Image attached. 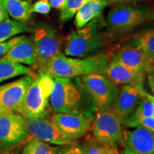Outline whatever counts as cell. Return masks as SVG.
<instances>
[{"mask_svg": "<svg viewBox=\"0 0 154 154\" xmlns=\"http://www.w3.org/2000/svg\"><path fill=\"white\" fill-rule=\"evenodd\" d=\"M80 78L93 99L96 110L109 108L112 106L120 90L118 84L105 74L100 73L86 75Z\"/></svg>", "mask_w": 154, "mask_h": 154, "instance_id": "ba28073f", "label": "cell"}, {"mask_svg": "<svg viewBox=\"0 0 154 154\" xmlns=\"http://www.w3.org/2000/svg\"><path fill=\"white\" fill-rule=\"evenodd\" d=\"M84 147V154H106L110 146H106L104 144L99 143L97 140L88 142L83 145Z\"/></svg>", "mask_w": 154, "mask_h": 154, "instance_id": "484cf974", "label": "cell"}, {"mask_svg": "<svg viewBox=\"0 0 154 154\" xmlns=\"http://www.w3.org/2000/svg\"><path fill=\"white\" fill-rule=\"evenodd\" d=\"M22 75H32L31 69L19 63L0 61V84Z\"/></svg>", "mask_w": 154, "mask_h": 154, "instance_id": "44dd1931", "label": "cell"}, {"mask_svg": "<svg viewBox=\"0 0 154 154\" xmlns=\"http://www.w3.org/2000/svg\"><path fill=\"white\" fill-rule=\"evenodd\" d=\"M51 119L65 136L74 140L86 136L93 123V119L83 113H54Z\"/></svg>", "mask_w": 154, "mask_h": 154, "instance_id": "7c38bea8", "label": "cell"}, {"mask_svg": "<svg viewBox=\"0 0 154 154\" xmlns=\"http://www.w3.org/2000/svg\"><path fill=\"white\" fill-rule=\"evenodd\" d=\"M149 17V9L135 3L116 4L112 7L106 18L108 32L121 34L134 29Z\"/></svg>", "mask_w": 154, "mask_h": 154, "instance_id": "5b68a950", "label": "cell"}, {"mask_svg": "<svg viewBox=\"0 0 154 154\" xmlns=\"http://www.w3.org/2000/svg\"><path fill=\"white\" fill-rule=\"evenodd\" d=\"M85 2L86 0H66L64 6L61 9V22L65 23L72 19Z\"/></svg>", "mask_w": 154, "mask_h": 154, "instance_id": "d4e9b609", "label": "cell"}, {"mask_svg": "<svg viewBox=\"0 0 154 154\" xmlns=\"http://www.w3.org/2000/svg\"><path fill=\"white\" fill-rule=\"evenodd\" d=\"M123 145L140 154H154V132L142 126L124 133Z\"/></svg>", "mask_w": 154, "mask_h": 154, "instance_id": "9a60e30c", "label": "cell"}, {"mask_svg": "<svg viewBox=\"0 0 154 154\" xmlns=\"http://www.w3.org/2000/svg\"><path fill=\"white\" fill-rule=\"evenodd\" d=\"M153 96H154V95H153Z\"/></svg>", "mask_w": 154, "mask_h": 154, "instance_id": "60d3db41", "label": "cell"}, {"mask_svg": "<svg viewBox=\"0 0 154 154\" xmlns=\"http://www.w3.org/2000/svg\"><path fill=\"white\" fill-rule=\"evenodd\" d=\"M57 154H84V147L78 143L60 146Z\"/></svg>", "mask_w": 154, "mask_h": 154, "instance_id": "4316f807", "label": "cell"}, {"mask_svg": "<svg viewBox=\"0 0 154 154\" xmlns=\"http://www.w3.org/2000/svg\"><path fill=\"white\" fill-rule=\"evenodd\" d=\"M23 35L16 36L11 39L4 42H0V57L4 54H5L7 51H9L11 48H12L16 44L17 42H19L22 38Z\"/></svg>", "mask_w": 154, "mask_h": 154, "instance_id": "f1b7e54d", "label": "cell"}, {"mask_svg": "<svg viewBox=\"0 0 154 154\" xmlns=\"http://www.w3.org/2000/svg\"><path fill=\"white\" fill-rule=\"evenodd\" d=\"M147 82L150 88L153 92H154V66L150 72L148 73L147 75Z\"/></svg>", "mask_w": 154, "mask_h": 154, "instance_id": "1f68e13d", "label": "cell"}, {"mask_svg": "<svg viewBox=\"0 0 154 154\" xmlns=\"http://www.w3.org/2000/svg\"><path fill=\"white\" fill-rule=\"evenodd\" d=\"M29 134L32 137L57 146H64L77 143L76 140L65 136L51 117L44 116L36 119H25Z\"/></svg>", "mask_w": 154, "mask_h": 154, "instance_id": "30bf717a", "label": "cell"}, {"mask_svg": "<svg viewBox=\"0 0 154 154\" xmlns=\"http://www.w3.org/2000/svg\"><path fill=\"white\" fill-rule=\"evenodd\" d=\"M146 94L143 84H126L120 88L111 108L122 121L134 113Z\"/></svg>", "mask_w": 154, "mask_h": 154, "instance_id": "4fadbf2b", "label": "cell"}, {"mask_svg": "<svg viewBox=\"0 0 154 154\" xmlns=\"http://www.w3.org/2000/svg\"><path fill=\"white\" fill-rule=\"evenodd\" d=\"M104 44L105 38L99 29V18H96L69 34L64 52L69 57L85 58L99 51Z\"/></svg>", "mask_w": 154, "mask_h": 154, "instance_id": "277c9868", "label": "cell"}, {"mask_svg": "<svg viewBox=\"0 0 154 154\" xmlns=\"http://www.w3.org/2000/svg\"><path fill=\"white\" fill-rule=\"evenodd\" d=\"M29 31V29L26 24L14 19H7L0 23V42L8 41L14 36Z\"/></svg>", "mask_w": 154, "mask_h": 154, "instance_id": "7402d4cb", "label": "cell"}, {"mask_svg": "<svg viewBox=\"0 0 154 154\" xmlns=\"http://www.w3.org/2000/svg\"><path fill=\"white\" fill-rule=\"evenodd\" d=\"M20 154H29V153L27 147H26V146H24V148L23 149V150L22 151V152L20 153Z\"/></svg>", "mask_w": 154, "mask_h": 154, "instance_id": "74e56055", "label": "cell"}, {"mask_svg": "<svg viewBox=\"0 0 154 154\" xmlns=\"http://www.w3.org/2000/svg\"><path fill=\"white\" fill-rule=\"evenodd\" d=\"M14 148L0 149V154H14Z\"/></svg>", "mask_w": 154, "mask_h": 154, "instance_id": "e575fe53", "label": "cell"}, {"mask_svg": "<svg viewBox=\"0 0 154 154\" xmlns=\"http://www.w3.org/2000/svg\"><path fill=\"white\" fill-rule=\"evenodd\" d=\"M29 134L25 118L16 112H0V143L2 149L15 148Z\"/></svg>", "mask_w": 154, "mask_h": 154, "instance_id": "9c48e42d", "label": "cell"}, {"mask_svg": "<svg viewBox=\"0 0 154 154\" xmlns=\"http://www.w3.org/2000/svg\"><path fill=\"white\" fill-rule=\"evenodd\" d=\"M34 79L32 75H25L14 82L0 85V112L18 113Z\"/></svg>", "mask_w": 154, "mask_h": 154, "instance_id": "8fae6325", "label": "cell"}, {"mask_svg": "<svg viewBox=\"0 0 154 154\" xmlns=\"http://www.w3.org/2000/svg\"><path fill=\"white\" fill-rule=\"evenodd\" d=\"M149 17H150V18L153 19V20H154V9L153 10V11L151 12V14L149 15Z\"/></svg>", "mask_w": 154, "mask_h": 154, "instance_id": "f35d334b", "label": "cell"}, {"mask_svg": "<svg viewBox=\"0 0 154 154\" xmlns=\"http://www.w3.org/2000/svg\"><path fill=\"white\" fill-rule=\"evenodd\" d=\"M2 149V145H1V143H0V149Z\"/></svg>", "mask_w": 154, "mask_h": 154, "instance_id": "ab89813d", "label": "cell"}, {"mask_svg": "<svg viewBox=\"0 0 154 154\" xmlns=\"http://www.w3.org/2000/svg\"><path fill=\"white\" fill-rule=\"evenodd\" d=\"M103 74L118 85L143 84L146 76L124 66L113 59L108 63Z\"/></svg>", "mask_w": 154, "mask_h": 154, "instance_id": "e0dca14e", "label": "cell"}, {"mask_svg": "<svg viewBox=\"0 0 154 154\" xmlns=\"http://www.w3.org/2000/svg\"><path fill=\"white\" fill-rule=\"evenodd\" d=\"M51 5L49 0H38L32 7V12L41 14H47L51 11Z\"/></svg>", "mask_w": 154, "mask_h": 154, "instance_id": "83f0119b", "label": "cell"}, {"mask_svg": "<svg viewBox=\"0 0 154 154\" xmlns=\"http://www.w3.org/2000/svg\"><path fill=\"white\" fill-rule=\"evenodd\" d=\"M29 154H57L58 146H53L31 136L26 144Z\"/></svg>", "mask_w": 154, "mask_h": 154, "instance_id": "cb8c5ba5", "label": "cell"}, {"mask_svg": "<svg viewBox=\"0 0 154 154\" xmlns=\"http://www.w3.org/2000/svg\"><path fill=\"white\" fill-rule=\"evenodd\" d=\"M49 103L54 113H83L93 120L96 111L94 100L80 77L54 78Z\"/></svg>", "mask_w": 154, "mask_h": 154, "instance_id": "6da1fadb", "label": "cell"}, {"mask_svg": "<svg viewBox=\"0 0 154 154\" xmlns=\"http://www.w3.org/2000/svg\"><path fill=\"white\" fill-rule=\"evenodd\" d=\"M112 59L128 68L146 75L154 66V62L149 56L132 44L119 49Z\"/></svg>", "mask_w": 154, "mask_h": 154, "instance_id": "5bb4252c", "label": "cell"}, {"mask_svg": "<svg viewBox=\"0 0 154 154\" xmlns=\"http://www.w3.org/2000/svg\"><path fill=\"white\" fill-rule=\"evenodd\" d=\"M152 116H154V96L147 93L140 100L134 113L123 120L122 124L128 127H134L140 119Z\"/></svg>", "mask_w": 154, "mask_h": 154, "instance_id": "ffe728a7", "label": "cell"}, {"mask_svg": "<svg viewBox=\"0 0 154 154\" xmlns=\"http://www.w3.org/2000/svg\"><path fill=\"white\" fill-rule=\"evenodd\" d=\"M131 44L143 50L154 62V29L143 32L133 39Z\"/></svg>", "mask_w": 154, "mask_h": 154, "instance_id": "603a6c76", "label": "cell"}, {"mask_svg": "<svg viewBox=\"0 0 154 154\" xmlns=\"http://www.w3.org/2000/svg\"><path fill=\"white\" fill-rule=\"evenodd\" d=\"M49 1L51 7L60 10L63 8L66 2V0H49Z\"/></svg>", "mask_w": 154, "mask_h": 154, "instance_id": "d6a6232c", "label": "cell"}, {"mask_svg": "<svg viewBox=\"0 0 154 154\" xmlns=\"http://www.w3.org/2000/svg\"><path fill=\"white\" fill-rule=\"evenodd\" d=\"M121 154H140V153H136V152L129 149L128 148L124 146V149H123L122 151H121Z\"/></svg>", "mask_w": 154, "mask_h": 154, "instance_id": "d590c367", "label": "cell"}, {"mask_svg": "<svg viewBox=\"0 0 154 154\" xmlns=\"http://www.w3.org/2000/svg\"><path fill=\"white\" fill-rule=\"evenodd\" d=\"M122 124L121 118L111 107L97 109L91 128L95 140L110 147H118L124 140Z\"/></svg>", "mask_w": 154, "mask_h": 154, "instance_id": "8992f818", "label": "cell"}, {"mask_svg": "<svg viewBox=\"0 0 154 154\" xmlns=\"http://www.w3.org/2000/svg\"><path fill=\"white\" fill-rule=\"evenodd\" d=\"M109 2L110 5L113 3L116 4H120V3H136L138 2L141 1V0H106Z\"/></svg>", "mask_w": 154, "mask_h": 154, "instance_id": "836d02e7", "label": "cell"}, {"mask_svg": "<svg viewBox=\"0 0 154 154\" xmlns=\"http://www.w3.org/2000/svg\"><path fill=\"white\" fill-rule=\"evenodd\" d=\"M108 63L107 57L102 54L85 58H72L61 53L48 61L38 73L49 74L53 78L72 79L94 73L103 74Z\"/></svg>", "mask_w": 154, "mask_h": 154, "instance_id": "7a4b0ae2", "label": "cell"}, {"mask_svg": "<svg viewBox=\"0 0 154 154\" xmlns=\"http://www.w3.org/2000/svg\"><path fill=\"white\" fill-rule=\"evenodd\" d=\"M8 14L14 20L24 24L32 19V4L26 0H2Z\"/></svg>", "mask_w": 154, "mask_h": 154, "instance_id": "d6986e66", "label": "cell"}, {"mask_svg": "<svg viewBox=\"0 0 154 154\" xmlns=\"http://www.w3.org/2000/svg\"><path fill=\"white\" fill-rule=\"evenodd\" d=\"M106 154H119V153L118 151H117L116 148L109 147V149H108Z\"/></svg>", "mask_w": 154, "mask_h": 154, "instance_id": "8d00e7d4", "label": "cell"}, {"mask_svg": "<svg viewBox=\"0 0 154 154\" xmlns=\"http://www.w3.org/2000/svg\"><path fill=\"white\" fill-rule=\"evenodd\" d=\"M109 5L106 0H86L75 14L76 29L82 28L92 20L99 18L103 9Z\"/></svg>", "mask_w": 154, "mask_h": 154, "instance_id": "ac0fdd59", "label": "cell"}, {"mask_svg": "<svg viewBox=\"0 0 154 154\" xmlns=\"http://www.w3.org/2000/svg\"><path fill=\"white\" fill-rule=\"evenodd\" d=\"M53 86L52 76L38 74L28 88L18 113L25 119L49 116L51 108L49 99Z\"/></svg>", "mask_w": 154, "mask_h": 154, "instance_id": "3957f363", "label": "cell"}, {"mask_svg": "<svg viewBox=\"0 0 154 154\" xmlns=\"http://www.w3.org/2000/svg\"><path fill=\"white\" fill-rule=\"evenodd\" d=\"M32 38L36 55V63L33 67L38 72L52 58L61 53V40L52 27L44 24L34 29Z\"/></svg>", "mask_w": 154, "mask_h": 154, "instance_id": "52a82bcc", "label": "cell"}, {"mask_svg": "<svg viewBox=\"0 0 154 154\" xmlns=\"http://www.w3.org/2000/svg\"><path fill=\"white\" fill-rule=\"evenodd\" d=\"M137 126H142L144 128L152 131L154 132V117H149V118H144L138 120L134 124V128Z\"/></svg>", "mask_w": 154, "mask_h": 154, "instance_id": "f546056e", "label": "cell"}, {"mask_svg": "<svg viewBox=\"0 0 154 154\" xmlns=\"http://www.w3.org/2000/svg\"><path fill=\"white\" fill-rule=\"evenodd\" d=\"M9 14L7 12L5 5H4L2 0H0V23L5 19H8Z\"/></svg>", "mask_w": 154, "mask_h": 154, "instance_id": "4dcf8cb0", "label": "cell"}, {"mask_svg": "<svg viewBox=\"0 0 154 154\" xmlns=\"http://www.w3.org/2000/svg\"><path fill=\"white\" fill-rule=\"evenodd\" d=\"M0 61H11L34 66L36 63V55L32 37L23 35L20 41L0 57Z\"/></svg>", "mask_w": 154, "mask_h": 154, "instance_id": "2e32d148", "label": "cell"}]
</instances>
